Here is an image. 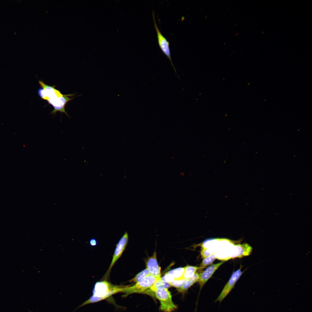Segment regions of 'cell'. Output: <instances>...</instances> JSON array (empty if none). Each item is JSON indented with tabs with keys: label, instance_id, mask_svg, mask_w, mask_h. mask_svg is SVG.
<instances>
[{
	"label": "cell",
	"instance_id": "6da1fadb",
	"mask_svg": "<svg viewBox=\"0 0 312 312\" xmlns=\"http://www.w3.org/2000/svg\"><path fill=\"white\" fill-rule=\"evenodd\" d=\"M128 285H114L106 280L96 282L93 290V295L79 305L73 312L79 308L89 304L96 303L105 299L113 294L121 292Z\"/></svg>",
	"mask_w": 312,
	"mask_h": 312
},
{
	"label": "cell",
	"instance_id": "7a4b0ae2",
	"mask_svg": "<svg viewBox=\"0 0 312 312\" xmlns=\"http://www.w3.org/2000/svg\"><path fill=\"white\" fill-rule=\"evenodd\" d=\"M150 274L131 286L129 285L125 288L120 292L124 293L122 296L125 297L130 294H143L150 288L158 279L160 278Z\"/></svg>",
	"mask_w": 312,
	"mask_h": 312
},
{
	"label": "cell",
	"instance_id": "3957f363",
	"mask_svg": "<svg viewBox=\"0 0 312 312\" xmlns=\"http://www.w3.org/2000/svg\"><path fill=\"white\" fill-rule=\"evenodd\" d=\"M155 296L159 301V309L163 312H172L177 308L172 300L171 294L168 289L160 288L154 291Z\"/></svg>",
	"mask_w": 312,
	"mask_h": 312
},
{
	"label": "cell",
	"instance_id": "277c9868",
	"mask_svg": "<svg viewBox=\"0 0 312 312\" xmlns=\"http://www.w3.org/2000/svg\"><path fill=\"white\" fill-rule=\"evenodd\" d=\"M152 14L154 27L157 33V38L159 45L161 50L166 55L170 60L171 65L175 71L176 74L177 75V73L176 70L173 64L171 57L170 52L169 46V42L167 41L166 38L163 35L160 31L156 22L155 16V13L153 11L152 12Z\"/></svg>",
	"mask_w": 312,
	"mask_h": 312
},
{
	"label": "cell",
	"instance_id": "5b68a950",
	"mask_svg": "<svg viewBox=\"0 0 312 312\" xmlns=\"http://www.w3.org/2000/svg\"><path fill=\"white\" fill-rule=\"evenodd\" d=\"M128 240V234L126 232L120 239L116 246L113 256L111 262L108 269L105 274V277H107L109 275L113 266L121 256L127 245Z\"/></svg>",
	"mask_w": 312,
	"mask_h": 312
},
{
	"label": "cell",
	"instance_id": "8992f818",
	"mask_svg": "<svg viewBox=\"0 0 312 312\" xmlns=\"http://www.w3.org/2000/svg\"><path fill=\"white\" fill-rule=\"evenodd\" d=\"M241 267L233 273L230 279L224 286L215 302H221L234 288V285L242 274Z\"/></svg>",
	"mask_w": 312,
	"mask_h": 312
},
{
	"label": "cell",
	"instance_id": "52a82bcc",
	"mask_svg": "<svg viewBox=\"0 0 312 312\" xmlns=\"http://www.w3.org/2000/svg\"><path fill=\"white\" fill-rule=\"evenodd\" d=\"M74 95V94L64 95L55 100L48 102L54 108V109L51 112V114H54V116L56 112L59 111L60 113H65L68 117H70L65 110V107L68 101L73 99V98H70V96H73Z\"/></svg>",
	"mask_w": 312,
	"mask_h": 312
},
{
	"label": "cell",
	"instance_id": "ba28073f",
	"mask_svg": "<svg viewBox=\"0 0 312 312\" xmlns=\"http://www.w3.org/2000/svg\"><path fill=\"white\" fill-rule=\"evenodd\" d=\"M146 264V268L151 275L158 278H161V268L158 263L155 252L147 259Z\"/></svg>",
	"mask_w": 312,
	"mask_h": 312
},
{
	"label": "cell",
	"instance_id": "9c48e42d",
	"mask_svg": "<svg viewBox=\"0 0 312 312\" xmlns=\"http://www.w3.org/2000/svg\"><path fill=\"white\" fill-rule=\"evenodd\" d=\"M39 82L41 87L44 90L46 95L44 100H47L48 102L55 100L64 95L62 94L58 90L56 89L55 86L48 85L42 81H39Z\"/></svg>",
	"mask_w": 312,
	"mask_h": 312
},
{
	"label": "cell",
	"instance_id": "30bf717a",
	"mask_svg": "<svg viewBox=\"0 0 312 312\" xmlns=\"http://www.w3.org/2000/svg\"><path fill=\"white\" fill-rule=\"evenodd\" d=\"M223 262H221L212 264L207 268L203 272L201 273L198 281L200 286V292L207 281Z\"/></svg>",
	"mask_w": 312,
	"mask_h": 312
},
{
	"label": "cell",
	"instance_id": "8fae6325",
	"mask_svg": "<svg viewBox=\"0 0 312 312\" xmlns=\"http://www.w3.org/2000/svg\"><path fill=\"white\" fill-rule=\"evenodd\" d=\"M200 273H196L192 277L188 279L187 281L181 287L177 288V291L183 294L187 292L189 288L196 282H198Z\"/></svg>",
	"mask_w": 312,
	"mask_h": 312
},
{
	"label": "cell",
	"instance_id": "7c38bea8",
	"mask_svg": "<svg viewBox=\"0 0 312 312\" xmlns=\"http://www.w3.org/2000/svg\"><path fill=\"white\" fill-rule=\"evenodd\" d=\"M202 269L200 267L187 265L185 267V271L183 279H188L193 277L197 270Z\"/></svg>",
	"mask_w": 312,
	"mask_h": 312
},
{
	"label": "cell",
	"instance_id": "4fadbf2b",
	"mask_svg": "<svg viewBox=\"0 0 312 312\" xmlns=\"http://www.w3.org/2000/svg\"><path fill=\"white\" fill-rule=\"evenodd\" d=\"M171 287L170 283L162 281L161 278L157 280L149 289L152 293L155 294L154 291L157 289L160 288L168 289Z\"/></svg>",
	"mask_w": 312,
	"mask_h": 312
},
{
	"label": "cell",
	"instance_id": "5bb4252c",
	"mask_svg": "<svg viewBox=\"0 0 312 312\" xmlns=\"http://www.w3.org/2000/svg\"><path fill=\"white\" fill-rule=\"evenodd\" d=\"M185 271V267L178 268L167 272L166 273L172 276L175 280L182 279Z\"/></svg>",
	"mask_w": 312,
	"mask_h": 312
},
{
	"label": "cell",
	"instance_id": "9a60e30c",
	"mask_svg": "<svg viewBox=\"0 0 312 312\" xmlns=\"http://www.w3.org/2000/svg\"><path fill=\"white\" fill-rule=\"evenodd\" d=\"M217 258L216 256L213 253L209 256L204 258L200 265L201 268H204L207 265L212 263Z\"/></svg>",
	"mask_w": 312,
	"mask_h": 312
},
{
	"label": "cell",
	"instance_id": "2e32d148",
	"mask_svg": "<svg viewBox=\"0 0 312 312\" xmlns=\"http://www.w3.org/2000/svg\"><path fill=\"white\" fill-rule=\"evenodd\" d=\"M150 274L148 270L146 268L138 274L134 278L129 280L130 283H136L146 276Z\"/></svg>",
	"mask_w": 312,
	"mask_h": 312
},
{
	"label": "cell",
	"instance_id": "e0dca14e",
	"mask_svg": "<svg viewBox=\"0 0 312 312\" xmlns=\"http://www.w3.org/2000/svg\"><path fill=\"white\" fill-rule=\"evenodd\" d=\"M188 279L176 280L169 283L170 284L171 287H175L177 288L181 287L184 285L187 281Z\"/></svg>",
	"mask_w": 312,
	"mask_h": 312
},
{
	"label": "cell",
	"instance_id": "ac0fdd59",
	"mask_svg": "<svg viewBox=\"0 0 312 312\" xmlns=\"http://www.w3.org/2000/svg\"><path fill=\"white\" fill-rule=\"evenodd\" d=\"M90 244L92 246H94L96 244L97 242L94 239H92L90 241Z\"/></svg>",
	"mask_w": 312,
	"mask_h": 312
},
{
	"label": "cell",
	"instance_id": "d6986e66",
	"mask_svg": "<svg viewBox=\"0 0 312 312\" xmlns=\"http://www.w3.org/2000/svg\"><path fill=\"white\" fill-rule=\"evenodd\" d=\"M238 34H239V33L237 32V33H236V34H235V35H234V36H237L238 35Z\"/></svg>",
	"mask_w": 312,
	"mask_h": 312
},
{
	"label": "cell",
	"instance_id": "ffe728a7",
	"mask_svg": "<svg viewBox=\"0 0 312 312\" xmlns=\"http://www.w3.org/2000/svg\"><path fill=\"white\" fill-rule=\"evenodd\" d=\"M207 16L206 15V16H205V19H207Z\"/></svg>",
	"mask_w": 312,
	"mask_h": 312
},
{
	"label": "cell",
	"instance_id": "44dd1931",
	"mask_svg": "<svg viewBox=\"0 0 312 312\" xmlns=\"http://www.w3.org/2000/svg\"><path fill=\"white\" fill-rule=\"evenodd\" d=\"M242 47H239V50H240V49H242Z\"/></svg>",
	"mask_w": 312,
	"mask_h": 312
},
{
	"label": "cell",
	"instance_id": "7402d4cb",
	"mask_svg": "<svg viewBox=\"0 0 312 312\" xmlns=\"http://www.w3.org/2000/svg\"><path fill=\"white\" fill-rule=\"evenodd\" d=\"M225 44H226V42H224V43H223V45H225Z\"/></svg>",
	"mask_w": 312,
	"mask_h": 312
},
{
	"label": "cell",
	"instance_id": "603a6c76",
	"mask_svg": "<svg viewBox=\"0 0 312 312\" xmlns=\"http://www.w3.org/2000/svg\"><path fill=\"white\" fill-rule=\"evenodd\" d=\"M237 23H236V24H235L234 25H235V26H236V25H237Z\"/></svg>",
	"mask_w": 312,
	"mask_h": 312
},
{
	"label": "cell",
	"instance_id": "cb8c5ba5",
	"mask_svg": "<svg viewBox=\"0 0 312 312\" xmlns=\"http://www.w3.org/2000/svg\"><path fill=\"white\" fill-rule=\"evenodd\" d=\"M29 311L30 312H32L31 311H29Z\"/></svg>",
	"mask_w": 312,
	"mask_h": 312
},
{
	"label": "cell",
	"instance_id": "d4e9b609",
	"mask_svg": "<svg viewBox=\"0 0 312 312\" xmlns=\"http://www.w3.org/2000/svg\"><path fill=\"white\" fill-rule=\"evenodd\" d=\"M235 51H234V52H233V53H235Z\"/></svg>",
	"mask_w": 312,
	"mask_h": 312
}]
</instances>
